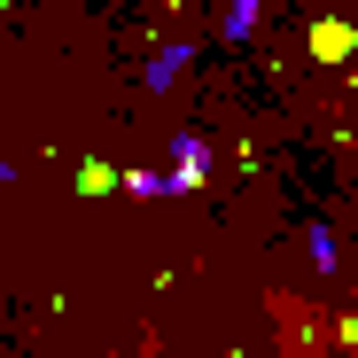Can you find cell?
Here are the masks:
<instances>
[{
	"mask_svg": "<svg viewBox=\"0 0 358 358\" xmlns=\"http://www.w3.org/2000/svg\"><path fill=\"white\" fill-rule=\"evenodd\" d=\"M195 187H203V179H195V171H179V164H171V171H125V195H141V203H164V195H195Z\"/></svg>",
	"mask_w": 358,
	"mask_h": 358,
	"instance_id": "obj_1",
	"label": "cell"
},
{
	"mask_svg": "<svg viewBox=\"0 0 358 358\" xmlns=\"http://www.w3.org/2000/svg\"><path fill=\"white\" fill-rule=\"evenodd\" d=\"M350 47H358V31H350V24H335V16H327V24H312V55H320V63H343Z\"/></svg>",
	"mask_w": 358,
	"mask_h": 358,
	"instance_id": "obj_3",
	"label": "cell"
},
{
	"mask_svg": "<svg viewBox=\"0 0 358 358\" xmlns=\"http://www.w3.org/2000/svg\"><path fill=\"white\" fill-rule=\"evenodd\" d=\"M257 8H265V0H234V8H226V24H218V39H226V47L257 39Z\"/></svg>",
	"mask_w": 358,
	"mask_h": 358,
	"instance_id": "obj_4",
	"label": "cell"
},
{
	"mask_svg": "<svg viewBox=\"0 0 358 358\" xmlns=\"http://www.w3.org/2000/svg\"><path fill=\"white\" fill-rule=\"evenodd\" d=\"M171 164H179V171H195V179H203V171H210V148H203L195 133H179V141H171Z\"/></svg>",
	"mask_w": 358,
	"mask_h": 358,
	"instance_id": "obj_6",
	"label": "cell"
},
{
	"mask_svg": "<svg viewBox=\"0 0 358 358\" xmlns=\"http://www.w3.org/2000/svg\"><path fill=\"white\" fill-rule=\"evenodd\" d=\"M187 63H195V47H187V39H171V47H156V55H148V94H171V78L187 71Z\"/></svg>",
	"mask_w": 358,
	"mask_h": 358,
	"instance_id": "obj_2",
	"label": "cell"
},
{
	"mask_svg": "<svg viewBox=\"0 0 358 358\" xmlns=\"http://www.w3.org/2000/svg\"><path fill=\"white\" fill-rule=\"evenodd\" d=\"M109 187H125V171H109V164H86L78 171V195H109Z\"/></svg>",
	"mask_w": 358,
	"mask_h": 358,
	"instance_id": "obj_7",
	"label": "cell"
},
{
	"mask_svg": "<svg viewBox=\"0 0 358 358\" xmlns=\"http://www.w3.org/2000/svg\"><path fill=\"white\" fill-rule=\"evenodd\" d=\"M304 250H312V265H320V273H335V226H327V218H312V226H304Z\"/></svg>",
	"mask_w": 358,
	"mask_h": 358,
	"instance_id": "obj_5",
	"label": "cell"
}]
</instances>
